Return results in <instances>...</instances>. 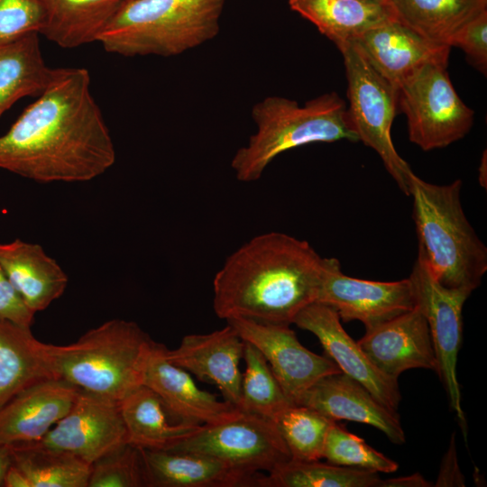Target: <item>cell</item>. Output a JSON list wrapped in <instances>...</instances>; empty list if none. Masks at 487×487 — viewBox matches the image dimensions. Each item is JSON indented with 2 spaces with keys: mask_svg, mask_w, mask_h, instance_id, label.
<instances>
[{
  "mask_svg": "<svg viewBox=\"0 0 487 487\" xmlns=\"http://www.w3.org/2000/svg\"><path fill=\"white\" fill-rule=\"evenodd\" d=\"M115 156L85 68H57L49 86L0 136V169L40 183L92 180Z\"/></svg>",
  "mask_w": 487,
  "mask_h": 487,
  "instance_id": "obj_1",
  "label": "cell"
},
{
  "mask_svg": "<svg viewBox=\"0 0 487 487\" xmlns=\"http://www.w3.org/2000/svg\"><path fill=\"white\" fill-rule=\"evenodd\" d=\"M329 258L304 240L280 232L252 238L234 251L213 280L219 318L293 323L317 301Z\"/></svg>",
  "mask_w": 487,
  "mask_h": 487,
  "instance_id": "obj_2",
  "label": "cell"
},
{
  "mask_svg": "<svg viewBox=\"0 0 487 487\" xmlns=\"http://www.w3.org/2000/svg\"><path fill=\"white\" fill-rule=\"evenodd\" d=\"M461 188V179L436 185L409 174L418 258L443 286L473 291L487 271V248L466 218Z\"/></svg>",
  "mask_w": 487,
  "mask_h": 487,
  "instance_id": "obj_3",
  "label": "cell"
},
{
  "mask_svg": "<svg viewBox=\"0 0 487 487\" xmlns=\"http://www.w3.org/2000/svg\"><path fill=\"white\" fill-rule=\"evenodd\" d=\"M252 118L256 132L231 161L238 180L259 179L268 165L289 150L315 142H357L345 101L330 92L300 106L297 101L271 96L254 104Z\"/></svg>",
  "mask_w": 487,
  "mask_h": 487,
  "instance_id": "obj_4",
  "label": "cell"
},
{
  "mask_svg": "<svg viewBox=\"0 0 487 487\" xmlns=\"http://www.w3.org/2000/svg\"><path fill=\"white\" fill-rule=\"evenodd\" d=\"M225 0H131L125 2L98 41L125 56L179 55L214 39Z\"/></svg>",
  "mask_w": 487,
  "mask_h": 487,
  "instance_id": "obj_5",
  "label": "cell"
},
{
  "mask_svg": "<svg viewBox=\"0 0 487 487\" xmlns=\"http://www.w3.org/2000/svg\"><path fill=\"white\" fill-rule=\"evenodd\" d=\"M155 344L135 322L111 319L75 343L55 345L57 372L81 390L121 401L142 385Z\"/></svg>",
  "mask_w": 487,
  "mask_h": 487,
  "instance_id": "obj_6",
  "label": "cell"
},
{
  "mask_svg": "<svg viewBox=\"0 0 487 487\" xmlns=\"http://www.w3.org/2000/svg\"><path fill=\"white\" fill-rule=\"evenodd\" d=\"M347 79L348 119L358 141L374 150L401 191L409 196V164L399 155L391 139L398 90L369 62L359 47H340Z\"/></svg>",
  "mask_w": 487,
  "mask_h": 487,
  "instance_id": "obj_7",
  "label": "cell"
},
{
  "mask_svg": "<svg viewBox=\"0 0 487 487\" xmlns=\"http://www.w3.org/2000/svg\"><path fill=\"white\" fill-rule=\"evenodd\" d=\"M447 65L427 64L398 91L409 141L423 151L444 148L462 139L473 123L474 112L457 95Z\"/></svg>",
  "mask_w": 487,
  "mask_h": 487,
  "instance_id": "obj_8",
  "label": "cell"
},
{
  "mask_svg": "<svg viewBox=\"0 0 487 487\" xmlns=\"http://www.w3.org/2000/svg\"><path fill=\"white\" fill-rule=\"evenodd\" d=\"M409 280L416 306L424 315L435 351L436 370L466 439V420L457 380V357L463 341V307L472 291L439 283L425 263L417 258Z\"/></svg>",
  "mask_w": 487,
  "mask_h": 487,
  "instance_id": "obj_9",
  "label": "cell"
},
{
  "mask_svg": "<svg viewBox=\"0 0 487 487\" xmlns=\"http://www.w3.org/2000/svg\"><path fill=\"white\" fill-rule=\"evenodd\" d=\"M170 450L207 455L249 473H269L291 459L275 424L244 411L224 422L202 425Z\"/></svg>",
  "mask_w": 487,
  "mask_h": 487,
  "instance_id": "obj_10",
  "label": "cell"
},
{
  "mask_svg": "<svg viewBox=\"0 0 487 487\" xmlns=\"http://www.w3.org/2000/svg\"><path fill=\"white\" fill-rule=\"evenodd\" d=\"M36 442L92 464L128 444L120 401L80 389L69 412Z\"/></svg>",
  "mask_w": 487,
  "mask_h": 487,
  "instance_id": "obj_11",
  "label": "cell"
},
{
  "mask_svg": "<svg viewBox=\"0 0 487 487\" xmlns=\"http://www.w3.org/2000/svg\"><path fill=\"white\" fill-rule=\"evenodd\" d=\"M226 323L262 353L292 404H298L302 394L319 379L342 372L327 355L303 346L289 325L244 318H232Z\"/></svg>",
  "mask_w": 487,
  "mask_h": 487,
  "instance_id": "obj_12",
  "label": "cell"
},
{
  "mask_svg": "<svg viewBox=\"0 0 487 487\" xmlns=\"http://www.w3.org/2000/svg\"><path fill=\"white\" fill-rule=\"evenodd\" d=\"M316 302L334 308L345 322L361 321L366 329L416 306L409 278L395 281L353 278L343 273L335 258L328 259Z\"/></svg>",
  "mask_w": 487,
  "mask_h": 487,
  "instance_id": "obj_13",
  "label": "cell"
},
{
  "mask_svg": "<svg viewBox=\"0 0 487 487\" xmlns=\"http://www.w3.org/2000/svg\"><path fill=\"white\" fill-rule=\"evenodd\" d=\"M340 320L334 308L314 302L296 316L293 324L315 335L326 355L343 373L365 387L382 404L397 410L401 400L398 380L385 375L373 365Z\"/></svg>",
  "mask_w": 487,
  "mask_h": 487,
  "instance_id": "obj_14",
  "label": "cell"
},
{
  "mask_svg": "<svg viewBox=\"0 0 487 487\" xmlns=\"http://www.w3.org/2000/svg\"><path fill=\"white\" fill-rule=\"evenodd\" d=\"M353 42L398 91L427 64H448L451 49L430 41L394 17L367 30Z\"/></svg>",
  "mask_w": 487,
  "mask_h": 487,
  "instance_id": "obj_15",
  "label": "cell"
},
{
  "mask_svg": "<svg viewBox=\"0 0 487 487\" xmlns=\"http://www.w3.org/2000/svg\"><path fill=\"white\" fill-rule=\"evenodd\" d=\"M244 341L234 328L225 327L208 334L185 335L179 347L165 348L166 358L195 375L199 381L216 385L224 400L238 409L241 400Z\"/></svg>",
  "mask_w": 487,
  "mask_h": 487,
  "instance_id": "obj_16",
  "label": "cell"
},
{
  "mask_svg": "<svg viewBox=\"0 0 487 487\" xmlns=\"http://www.w3.org/2000/svg\"><path fill=\"white\" fill-rule=\"evenodd\" d=\"M166 346L156 342L142 385L152 390L176 423L212 425L231 419L241 410L198 387L190 373L165 356Z\"/></svg>",
  "mask_w": 487,
  "mask_h": 487,
  "instance_id": "obj_17",
  "label": "cell"
},
{
  "mask_svg": "<svg viewBox=\"0 0 487 487\" xmlns=\"http://www.w3.org/2000/svg\"><path fill=\"white\" fill-rule=\"evenodd\" d=\"M357 342L373 365L392 379L410 369L436 370L429 328L417 306L367 328Z\"/></svg>",
  "mask_w": 487,
  "mask_h": 487,
  "instance_id": "obj_18",
  "label": "cell"
},
{
  "mask_svg": "<svg viewBox=\"0 0 487 487\" xmlns=\"http://www.w3.org/2000/svg\"><path fill=\"white\" fill-rule=\"evenodd\" d=\"M298 405L311 408L333 421L345 419L370 425L394 444L406 441L397 410L382 404L343 372L319 379L302 394Z\"/></svg>",
  "mask_w": 487,
  "mask_h": 487,
  "instance_id": "obj_19",
  "label": "cell"
},
{
  "mask_svg": "<svg viewBox=\"0 0 487 487\" xmlns=\"http://www.w3.org/2000/svg\"><path fill=\"white\" fill-rule=\"evenodd\" d=\"M79 390L57 378L21 391L0 409V442L14 445L39 441L69 412Z\"/></svg>",
  "mask_w": 487,
  "mask_h": 487,
  "instance_id": "obj_20",
  "label": "cell"
},
{
  "mask_svg": "<svg viewBox=\"0 0 487 487\" xmlns=\"http://www.w3.org/2000/svg\"><path fill=\"white\" fill-rule=\"evenodd\" d=\"M140 449L148 487H256L261 473L200 453Z\"/></svg>",
  "mask_w": 487,
  "mask_h": 487,
  "instance_id": "obj_21",
  "label": "cell"
},
{
  "mask_svg": "<svg viewBox=\"0 0 487 487\" xmlns=\"http://www.w3.org/2000/svg\"><path fill=\"white\" fill-rule=\"evenodd\" d=\"M55 345L38 340L31 327L0 318V409L30 386L60 378Z\"/></svg>",
  "mask_w": 487,
  "mask_h": 487,
  "instance_id": "obj_22",
  "label": "cell"
},
{
  "mask_svg": "<svg viewBox=\"0 0 487 487\" xmlns=\"http://www.w3.org/2000/svg\"><path fill=\"white\" fill-rule=\"evenodd\" d=\"M0 263L15 290L34 313L60 298L69 282L57 261L38 244L0 243Z\"/></svg>",
  "mask_w": 487,
  "mask_h": 487,
  "instance_id": "obj_23",
  "label": "cell"
},
{
  "mask_svg": "<svg viewBox=\"0 0 487 487\" xmlns=\"http://www.w3.org/2000/svg\"><path fill=\"white\" fill-rule=\"evenodd\" d=\"M289 5L337 48L393 17L388 3L368 0H289Z\"/></svg>",
  "mask_w": 487,
  "mask_h": 487,
  "instance_id": "obj_24",
  "label": "cell"
},
{
  "mask_svg": "<svg viewBox=\"0 0 487 487\" xmlns=\"http://www.w3.org/2000/svg\"><path fill=\"white\" fill-rule=\"evenodd\" d=\"M45 24L41 32L66 49L98 39L124 0H41Z\"/></svg>",
  "mask_w": 487,
  "mask_h": 487,
  "instance_id": "obj_25",
  "label": "cell"
},
{
  "mask_svg": "<svg viewBox=\"0 0 487 487\" xmlns=\"http://www.w3.org/2000/svg\"><path fill=\"white\" fill-rule=\"evenodd\" d=\"M120 407L128 444L142 449L170 450L202 426L170 422L160 397L145 385L122 400Z\"/></svg>",
  "mask_w": 487,
  "mask_h": 487,
  "instance_id": "obj_26",
  "label": "cell"
},
{
  "mask_svg": "<svg viewBox=\"0 0 487 487\" xmlns=\"http://www.w3.org/2000/svg\"><path fill=\"white\" fill-rule=\"evenodd\" d=\"M56 71L44 61L39 33L0 43V116L19 99L43 92Z\"/></svg>",
  "mask_w": 487,
  "mask_h": 487,
  "instance_id": "obj_27",
  "label": "cell"
},
{
  "mask_svg": "<svg viewBox=\"0 0 487 487\" xmlns=\"http://www.w3.org/2000/svg\"><path fill=\"white\" fill-rule=\"evenodd\" d=\"M393 17L426 39L452 47L462 29L487 11V0H389Z\"/></svg>",
  "mask_w": 487,
  "mask_h": 487,
  "instance_id": "obj_28",
  "label": "cell"
},
{
  "mask_svg": "<svg viewBox=\"0 0 487 487\" xmlns=\"http://www.w3.org/2000/svg\"><path fill=\"white\" fill-rule=\"evenodd\" d=\"M13 465L30 487H87L91 464L69 453L51 449L38 442L11 445Z\"/></svg>",
  "mask_w": 487,
  "mask_h": 487,
  "instance_id": "obj_29",
  "label": "cell"
},
{
  "mask_svg": "<svg viewBox=\"0 0 487 487\" xmlns=\"http://www.w3.org/2000/svg\"><path fill=\"white\" fill-rule=\"evenodd\" d=\"M256 487H384L379 473L318 461H289L261 473Z\"/></svg>",
  "mask_w": 487,
  "mask_h": 487,
  "instance_id": "obj_30",
  "label": "cell"
},
{
  "mask_svg": "<svg viewBox=\"0 0 487 487\" xmlns=\"http://www.w3.org/2000/svg\"><path fill=\"white\" fill-rule=\"evenodd\" d=\"M241 400L238 409L273 422L287 407L292 405L274 376L268 362L252 344L244 341Z\"/></svg>",
  "mask_w": 487,
  "mask_h": 487,
  "instance_id": "obj_31",
  "label": "cell"
},
{
  "mask_svg": "<svg viewBox=\"0 0 487 487\" xmlns=\"http://www.w3.org/2000/svg\"><path fill=\"white\" fill-rule=\"evenodd\" d=\"M335 422L311 408L298 404L289 405L273 420L291 459L297 461L323 458L326 435Z\"/></svg>",
  "mask_w": 487,
  "mask_h": 487,
  "instance_id": "obj_32",
  "label": "cell"
},
{
  "mask_svg": "<svg viewBox=\"0 0 487 487\" xmlns=\"http://www.w3.org/2000/svg\"><path fill=\"white\" fill-rule=\"evenodd\" d=\"M323 458L332 464L377 473H394L399 468L398 463L372 448L336 421L327 432Z\"/></svg>",
  "mask_w": 487,
  "mask_h": 487,
  "instance_id": "obj_33",
  "label": "cell"
},
{
  "mask_svg": "<svg viewBox=\"0 0 487 487\" xmlns=\"http://www.w3.org/2000/svg\"><path fill=\"white\" fill-rule=\"evenodd\" d=\"M87 487H148L141 449L126 444L96 461Z\"/></svg>",
  "mask_w": 487,
  "mask_h": 487,
  "instance_id": "obj_34",
  "label": "cell"
},
{
  "mask_svg": "<svg viewBox=\"0 0 487 487\" xmlns=\"http://www.w3.org/2000/svg\"><path fill=\"white\" fill-rule=\"evenodd\" d=\"M45 13L41 0H0V43L41 34Z\"/></svg>",
  "mask_w": 487,
  "mask_h": 487,
  "instance_id": "obj_35",
  "label": "cell"
},
{
  "mask_svg": "<svg viewBox=\"0 0 487 487\" xmlns=\"http://www.w3.org/2000/svg\"><path fill=\"white\" fill-rule=\"evenodd\" d=\"M452 47L460 48L468 61L482 74L487 71V11L474 18L455 38Z\"/></svg>",
  "mask_w": 487,
  "mask_h": 487,
  "instance_id": "obj_36",
  "label": "cell"
},
{
  "mask_svg": "<svg viewBox=\"0 0 487 487\" xmlns=\"http://www.w3.org/2000/svg\"><path fill=\"white\" fill-rule=\"evenodd\" d=\"M35 313L20 297L0 263V318L31 327Z\"/></svg>",
  "mask_w": 487,
  "mask_h": 487,
  "instance_id": "obj_37",
  "label": "cell"
},
{
  "mask_svg": "<svg viewBox=\"0 0 487 487\" xmlns=\"http://www.w3.org/2000/svg\"><path fill=\"white\" fill-rule=\"evenodd\" d=\"M435 486H464L463 474L459 469L455 440L452 439L439 471Z\"/></svg>",
  "mask_w": 487,
  "mask_h": 487,
  "instance_id": "obj_38",
  "label": "cell"
},
{
  "mask_svg": "<svg viewBox=\"0 0 487 487\" xmlns=\"http://www.w3.org/2000/svg\"><path fill=\"white\" fill-rule=\"evenodd\" d=\"M427 487L430 486L420 474L384 480V487Z\"/></svg>",
  "mask_w": 487,
  "mask_h": 487,
  "instance_id": "obj_39",
  "label": "cell"
},
{
  "mask_svg": "<svg viewBox=\"0 0 487 487\" xmlns=\"http://www.w3.org/2000/svg\"><path fill=\"white\" fill-rule=\"evenodd\" d=\"M13 464L12 446L0 442V487L4 486L6 473Z\"/></svg>",
  "mask_w": 487,
  "mask_h": 487,
  "instance_id": "obj_40",
  "label": "cell"
},
{
  "mask_svg": "<svg viewBox=\"0 0 487 487\" xmlns=\"http://www.w3.org/2000/svg\"><path fill=\"white\" fill-rule=\"evenodd\" d=\"M4 487H30V484L23 473L12 464L6 473Z\"/></svg>",
  "mask_w": 487,
  "mask_h": 487,
  "instance_id": "obj_41",
  "label": "cell"
},
{
  "mask_svg": "<svg viewBox=\"0 0 487 487\" xmlns=\"http://www.w3.org/2000/svg\"><path fill=\"white\" fill-rule=\"evenodd\" d=\"M483 171L486 173V152H484V154L482 158L481 165H480V180L482 185L483 186ZM486 181V179H484ZM485 187V186H484Z\"/></svg>",
  "mask_w": 487,
  "mask_h": 487,
  "instance_id": "obj_42",
  "label": "cell"
},
{
  "mask_svg": "<svg viewBox=\"0 0 487 487\" xmlns=\"http://www.w3.org/2000/svg\"><path fill=\"white\" fill-rule=\"evenodd\" d=\"M368 1L380 2V3H388L389 0H368Z\"/></svg>",
  "mask_w": 487,
  "mask_h": 487,
  "instance_id": "obj_43",
  "label": "cell"
},
{
  "mask_svg": "<svg viewBox=\"0 0 487 487\" xmlns=\"http://www.w3.org/2000/svg\"><path fill=\"white\" fill-rule=\"evenodd\" d=\"M128 1H131V0H124V3H125V2H128Z\"/></svg>",
  "mask_w": 487,
  "mask_h": 487,
  "instance_id": "obj_44",
  "label": "cell"
}]
</instances>
